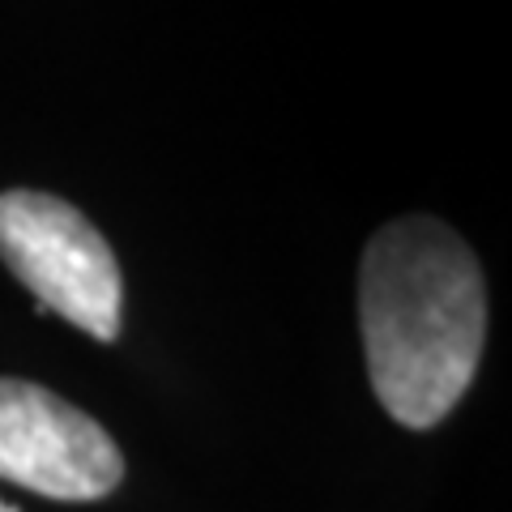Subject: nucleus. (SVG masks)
<instances>
[{
  "label": "nucleus",
  "instance_id": "nucleus-1",
  "mask_svg": "<svg viewBox=\"0 0 512 512\" xmlns=\"http://www.w3.org/2000/svg\"><path fill=\"white\" fill-rule=\"evenodd\" d=\"M367 376L410 431L436 427L461 397L487 342L478 256L440 218H402L372 235L359 269Z\"/></svg>",
  "mask_w": 512,
  "mask_h": 512
},
{
  "label": "nucleus",
  "instance_id": "nucleus-4",
  "mask_svg": "<svg viewBox=\"0 0 512 512\" xmlns=\"http://www.w3.org/2000/svg\"><path fill=\"white\" fill-rule=\"evenodd\" d=\"M0 512H18V508H13V504H5V500H0Z\"/></svg>",
  "mask_w": 512,
  "mask_h": 512
},
{
  "label": "nucleus",
  "instance_id": "nucleus-3",
  "mask_svg": "<svg viewBox=\"0 0 512 512\" xmlns=\"http://www.w3.org/2000/svg\"><path fill=\"white\" fill-rule=\"evenodd\" d=\"M0 478L60 504H90L124 483V457L86 410L43 384L0 376Z\"/></svg>",
  "mask_w": 512,
  "mask_h": 512
},
{
  "label": "nucleus",
  "instance_id": "nucleus-2",
  "mask_svg": "<svg viewBox=\"0 0 512 512\" xmlns=\"http://www.w3.org/2000/svg\"><path fill=\"white\" fill-rule=\"evenodd\" d=\"M0 261L43 312L64 316L99 342L120 338V261L94 222L69 201L35 188L0 192Z\"/></svg>",
  "mask_w": 512,
  "mask_h": 512
}]
</instances>
